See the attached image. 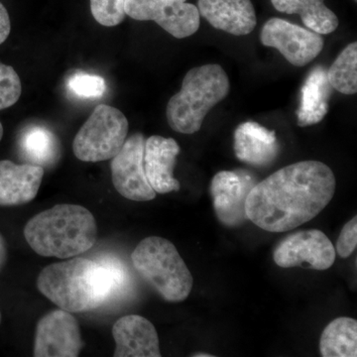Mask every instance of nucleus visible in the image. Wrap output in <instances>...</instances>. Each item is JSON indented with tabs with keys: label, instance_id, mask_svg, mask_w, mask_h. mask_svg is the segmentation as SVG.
<instances>
[{
	"label": "nucleus",
	"instance_id": "obj_1",
	"mask_svg": "<svg viewBox=\"0 0 357 357\" xmlns=\"http://www.w3.org/2000/svg\"><path fill=\"white\" fill-rule=\"evenodd\" d=\"M332 169L319 161L284 167L257 183L249 192L246 215L269 232H287L317 217L335 196Z\"/></svg>",
	"mask_w": 357,
	"mask_h": 357
},
{
	"label": "nucleus",
	"instance_id": "obj_2",
	"mask_svg": "<svg viewBox=\"0 0 357 357\" xmlns=\"http://www.w3.org/2000/svg\"><path fill=\"white\" fill-rule=\"evenodd\" d=\"M124 281L123 268L116 260L107 258L98 263L77 257L45 267L37 287L56 306L74 314L100 307Z\"/></svg>",
	"mask_w": 357,
	"mask_h": 357
},
{
	"label": "nucleus",
	"instance_id": "obj_3",
	"mask_svg": "<svg viewBox=\"0 0 357 357\" xmlns=\"http://www.w3.org/2000/svg\"><path fill=\"white\" fill-rule=\"evenodd\" d=\"M24 237L37 255L65 259L81 255L95 246L98 225L93 213L84 206L56 204L26 223Z\"/></svg>",
	"mask_w": 357,
	"mask_h": 357
},
{
	"label": "nucleus",
	"instance_id": "obj_4",
	"mask_svg": "<svg viewBox=\"0 0 357 357\" xmlns=\"http://www.w3.org/2000/svg\"><path fill=\"white\" fill-rule=\"evenodd\" d=\"M229 79L222 66L208 64L192 68L185 74L182 88L167 105V121L176 132L194 134L204 117L229 95Z\"/></svg>",
	"mask_w": 357,
	"mask_h": 357
},
{
	"label": "nucleus",
	"instance_id": "obj_5",
	"mask_svg": "<svg viewBox=\"0 0 357 357\" xmlns=\"http://www.w3.org/2000/svg\"><path fill=\"white\" fill-rule=\"evenodd\" d=\"M131 262L141 278L167 302H182L191 294L194 279L171 241L146 237L134 249Z\"/></svg>",
	"mask_w": 357,
	"mask_h": 357
},
{
	"label": "nucleus",
	"instance_id": "obj_6",
	"mask_svg": "<svg viewBox=\"0 0 357 357\" xmlns=\"http://www.w3.org/2000/svg\"><path fill=\"white\" fill-rule=\"evenodd\" d=\"M129 123L121 110L107 105L96 107L73 142V151L83 162L107 161L121 151Z\"/></svg>",
	"mask_w": 357,
	"mask_h": 357
},
{
	"label": "nucleus",
	"instance_id": "obj_7",
	"mask_svg": "<svg viewBox=\"0 0 357 357\" xmlns=\"http://www.w3.org/2000/svg\"><path fill=\"white\" fill-rule=\"evenodd\" d=\"M126 15L138 21H154L177 39L192 36L201 25L198 7L187 0H126Z\"/></svg>",
	"mask_w": 357,
	"mask_h": 357
},
{
	"label": "nucleus",
	"instance_id": "obj_8",
	"mask_svg": "<svg viewBox=\"0 0 357 357\" xmlns=\"http://www.w3.org/2000/svg\"><path fill=\"white\" fill-rule=\"evenodd\" d=\"M145 141L142 133L129 136L110 163L115 190L123 198L133 202H149L156 198L145 174Z\"/></svg>",
	"mask_w": 357,
	"mask_h": 357
},
{
	"label": "nucleus",
	"instance_id": "obj_9",
	"mask_svg": "<svg viewBox=\"0 0 357 357\" xmlns=\"http://www.w3.org/2000/svg\"><path fill=\"white\" fill-rule=\"evenodd\" d=\"M335 246L319 229L302 230L286 236L274 249V262L282 268L302 267L323 270L333 266Z\"/></svg>",
	"mask_w": 357,
	"mask_h": 357
},
{
	"label": "nucleus",
	"instance_id": "obj_10",
	"mask_svg": "<svg viewBox=\"0 0 357 357\" xmlns=\"http://www.w3.org/2000/svg\"><path fill=\"white\" fill-rule=\"evenodd\" d=\"M260 40L264 46L280 52L296 67L310 64L321 54L325 44L321 34L280 18H271L265 23Z\"/></svg>",
	"mask_w": 357,
	"mask_h": 357
},
{
	"label": "nucleus",
	"instance_id": "obj_11",
	"mask_svg": "<svg viewBox=\"0 0 357 357\" xmlns=\"http://www.w3.org/2000/svg\"><path fill=\"white\" fill-rule=\"evenodd\" d=\"M83 347L79 323L72 312L59 307L37 324L35 357H77Z\"/></svg>",
	"mask_w": 357,
	"mask_h": 357
},
{
	"label": "nucleus",
	"instance_id": "obj_12",
	"mask_svg": "<svg viewBox=\"0 0 357 357\" xmlns=\"http://www.w3.org/2000/svg\"><path fill=\"white\" fill-rule=\"evenodd\" d=\"M256 184L255 176L246 170L222 171L213 178L210 191L213 208L225 227H237L248 220L246 199Z\"/></svg>",
	"mask_w": 357,
	"mask_h": 357
},
{
	"label": "nucleus",
	"instance_id": "obj_13",
	"mask_svg": "<svg viewBox=\"0 0 357 357\" xmlns=\"http://www.w3.org/2000/svg\"><path fill=\"white\" fill-rule=\"evenodd\" d=\"M114 357H160L158 333L151 321L138 314H128L112 326Z\"/></svg>",
	"mask_w": 357,
	"mask_h": 357
},
{
	"label": "nucleus",
	"instance_id": "obj_14",
	"mask_svg": "<svg viewBox=\"0 0 357 357\" xmlns=\"http://www.w3.org/2000/svg\"><path fill=\"white\" fill-rule=\"evenodd\" d=\"M178 153L180 146L173 138L153 135L145 141V174L156 194H168L180 190V183L174 177Z\"/></svg>",
	"mask_w": 357,
	"mask_h": 357
},
{
	"label": "nucleus",
	"instance_id": "obj_15",
	"mask_svg": "<svg viewBox=\"0 0 357 357\" xmlns=\"http://www.w3.org/2000/svg\"><path fill=\"white\" fill-rule=\"evenodd\" d=\"M198 9L213 28L234 36L250 34L257 24L251 0H199Z\"/></svg>",
	"mask_w": 357,
	"mask_h": 357
},
{
	"label": "nucleus",
	"instance_id": "obj_16",
	"mask_svg": "<svg viewBox=\"0 0 357 357\" xmlns=\"http://www.w3.org/2000/svg\"><path fill=\"white\" fill-rule=\"evenodd\" d=\"M44 168L35 164L0 161V206H14L30 203L38 194Z\"/></svg>",
	"mask_w": 357,
	"mask_h": 357
},
{
	"label": "nucleus",
	"instance_id": "obj_17",
	"mask_svg": "<svg viewBox=\"0 0 357 357\" xmlns=\"http://www.w3.org/2000/svg\"><path fill=\"white\" fill-rule=\"evenodd\" d=\"M234 153L243 163L255 167L270 165L279 154L276 133L257 122L246 121L234 131Z\"/></svg>",
	"mask_w": 357,
	"mask_h": 357
},
{
	"label": "nucleus",
	"instance_id": "obj_18",
	"mask_svg": "<svg viewBox=\"0 0 357 357\" xmlns=\"http://www.w3.org/2000/svg\"><path fill=\"white\" fill-rule=\"evenodd\" d=\"M332 89L325 68L318 66L310 72L301 89L300 107L297 110L298 126L307 128L325 119L328 112Z\"/></svg>",
	"mask_w": 357,
	"mask_h": 357
},
{
	"label": "nucleus",
	"instance_id": "obj_19",
	"mask_svg": "<svg viewBox=\"0 0 357 357\" xmlns=\"http://www.w3.org/2000/svg\"><path fill=\"white\" fill-rule=\"evenodd\" d=\"M279 13L299 14L303 23L312 31L321 35L337 30L338 18L326 6L325 0H271Z\"/></svg>",
	"mask_w": 357,
	"mask_h": 357
},
{
	"label": "nucleus",
	"instance_id": "obj_20",
	"mask_svg": "<svg viewBox=\"0 0 357 357\" xmlns=\"http://www.w3.org/2000/svg\"><path fill=\"white\" fill-rule=\"evenodd\" d=\"M319 352L323 357H356V319L342 317L331 321L321 333Z\"/></svg>",
	"mask_w": 357,
	"mask_h": 357
},
{
	"label": "nucleus",
	"instance_id": "obj_21",
	"mask_svg": "<svg viewBox=\"0 0 357 357\" xmlns=\"http://www.w3.org/2000/svg\"><path fill=\"white\" fill-rule=\"evenodd\" d=\"M21 148L30 163L49 166L59 156V141L55 134L43 126H33L26 129L21 138Z\"/></svg>",
	"mask_w": 357,
	"mask_h": 357
},
{
	"label": "nucleus",
	"instance_id": "obj_22",
	"mask_svg": "<svg viewBox=\"0 0 357 357\" xmlns=\"http://www.w3.org/2000/svg\"><path fill=\"white\" fill-rule=\"evenodd\" d=\"M328 83L335 91L344 95L352 96L357 93V43L352 42L345 47L342 53L328 70Z\"/></svg>",
	"mask_w": 357,
	"mask_h": 357
},
{
	"label": "nucleus",
	"instance_id": "obj_23",
	"mask_svg": "<svg viewBox=\"0 0 357 357\" xmlns=\"http://www.w3.org/2000/svg\"><path fill=\"white\" fill-rule=\"evenodd\" d=\"M68 91L79 98H100L107 93V83L102 77L77 72L67 79Z\"/></svg>",
	"mask_w": 357,
	"mask_h": 357
},
{
	"label": "nucleus",
	"instance_id": "obj_24",
	"mask_svg": "<svg viewBox=\"0 0 357 357\" xmlns=\"http://www.w3.org/2000/svg\"><path fill=\"white\" fill-rule=\"evenodd\" d=\"M126 0H91V11L96 22L107 27L121 24L126 20Z\"/></svg>",
	"mask_w": 357,
	"mask_h": 357
},
{
	"label": "nucleus",
	"instance_id": "obj_25",
	"mask_svg": "<svg viewBox=\"0 0 357 357\" xmlns=\"http://www.w3.org/2000/svg\"><path fill=\"white\" fill-rule=\"evenodd\" d=\"M22 93L20 77L11 66L0 63V110L13 107Z\"/></svg>",
	"mask_w": 357,
	"mask_h": 357
},
{
	"label": "nucleus",
	"instance_id": "obj_26",
	"mask_svg": "<svg viewBox=\"0 0 357 357\" xmlns=\"http://www.w3.org/2000/svg\"><path fill=\"white\" fill-rule=\"evenodd\" d=\"M357 246V218L354 217L344 225L338 236L335 252L342 258H349Z\"/></svg>",
	"mask_w": 357,
	"mask_h": 357
},
{
	"label": "nucleus",
	"instance_id": "obj_27",
	"mask_svg": "<svg viewBox=\"0 0 357 357\" xmlns=\"http://www.w3.org/2000/svg\"><path fill=\"white\" fill-rule=\"evenodd\" d=\"M11 31L10 18L6 6L0 2V45L3 43Z\"/></svg>",
	"mask_w": 357,
	"mask_h": 357
},
{
	"label": "nucleus",
	"instance_id": "obj_28",
	"mask_svg": "<svg viewBox=\"0 0 357 357\" xmlns=\"http://www.w3.org/2000/svg\"><path fill=\"white\" fill-rule=\"evenodd\" d=\"M7 258V248L6 243L4 241L3 236L0 234V270L6 264Z\"/></svg>",
	"mask_w": 357,
	"mask_h": 357
},
{
	"label": "nucleus",
	"instance_id": "obj_29",
	"mask_svg": "<svg viewBox=\"0 0 357 357\" xmlns=\"http://www.w3.org/2000/svg\"><path fill=\"white\" fill-rule=\"evenodd\" d=\"M192 356L194 357H213V356H211L210 354H192Z\"/></svg>",
	"mask_w": 357,
	"mask_h": 357
},
{
	"label": "nucleus",
	"instance_id": "obj_30",
	"mask_svg": "<svg viewBox=\"0 0 357 357\" xmlns=\"http://www.w3.org/2000/svg\"><path fill=\"white\" fill-rule=\"evenodd\" d=\"M2 136H3V126H2L1 122H0V141L2 139Z\"/></svg>",
	"mask_w": 357,
	"mask_h": 357
},
{
	"label": "nucleus",
	"instance_id": "obj_31",
	"mask_svg": "<svg viewBox=\"0 0 357 357\" xmlns=\"http://www.w3.org/2000/svg\"><path fill=\"white\" fill-rule=\"evenodd\" d=\"M0 321H1V314H0Z\"/></svg>",
	"mask_w": 357,
	"mask_h": 357
}]
</instances>
